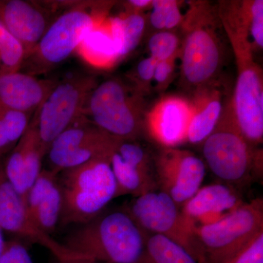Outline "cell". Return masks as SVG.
<instances>
[{
    "instance_id": "obj_9",
    "label": "cell",
    "mask_w": 263,
    "mask_h": 263,
    "mask_svg": "<svg viewBox=\"0 0 263 263\" xmlns=\"http://www.w3.org/2000/svg\"><path fill=\"white\" fill-rule=\"evenodd\" d=\"M138 226L148 233L165 237L191 254L198 263H203L201 250L193 223L181 208L160 190L133 197L122 208Z\"/></svg>"
},
{
    "instance_id": "obj_1",
    "label": "cell",
    "mask_w": 263,
    "mask_h": 263,
    "mask_svg": "<svg viewBox=\"0 0 263 263\" xmlns=\"http://www.w3.org/2000/svg\"><path fill=\"white\" fill-rule=\"evenodd\" d=\"M237 66V80L232 109L242 135L252 146L263 141V72L254 61L247 19L238 5L227 4L218 10Z\"/></svg>"
},
{
    "instance_id": "obj_19",
    "label": "cell",
    "mask_w": 263,
    "mask_h": 263,
    "mask_svg": "<svg viewBox=\"0 0 263 263\" xmlns=\"http://www.w3.org/2000/svg\"><path fill=\"white\" fill-rule=\"evenodd\" d=\"M58 81L39 79L20 71L0 76V111L34 114Z\"/></svg>"
},
{
    "instance_id": "obj_4",
    "label": "cell",
    "mask_w": 263,
    "mask_h": 263,
    "mask_svg": "<svg viewBox=\"0 0 263 263\" xmlns=\"http://www.w3.org/2000/svg\"><path fill=\"white\" fill-rule=\"evenodd\" d=\"M110 1H72L52 22L36 47L26 57L20 72L44 75L74 53L88 33L108 17Z\"/></svg>"
},
{
    "instance_id": "obj_8",
    "label": "cell",
    "mask_w": 263,
    "mask_h": 263,
    "mask_svg": "<svg viewBox=\"0 0 263 263\" xmlns=\"http://www.w3.org/2000/svg\"><path fill=\"white\" fill-rule=\"evenodd\" d=\"M263 232V200L243 202L224 217L195 228L203 263H222Z\"/></svg>"
},
{
    "instance_id": "obj_2",
    "label": "cell",
    "mask_w": 263,
    "mask_h": 263,
    "mask_svg": "<svg viewBox=\"0 0 263 263\" xmlns=\"http://www.w3.org/2000/svg\"><path fill=\"white\" fill-rule=\"evenodd\" d=\"M148 233L124 209L104 211L67 235L62 245L86 261L136 263Z\"/></svg>"
},
{
    "instance_id": "obj_12",
    "label": "cell",
    "mask_w": 263,
    "mask_h": 263,
    "mask_svg": "<svg viewBox=\"0 0 263 263\" xmlns=\"http://www.w3.org/2000/svg\"><path fill=\"white\" fill-rule=\"evenodd\" d=\"M154 160L159 190L181 209L201 187L205 162L193 152L178 147L161 148Z\"/></svg>"
},
{
    "instance_id": "obj_32",
    "label": "cell",
    "mask_w": 263,
    "mask_h": 263,
    "mask_svg": "<svg viewBox=\"0 0 263 263\" xmlns=\"http://www.w3.org/2000/svg\"><path fill=\"white\" fill-rule=\"evenodd\" d=\"M0 263H33L28 250L17 240L5 241Z\"/></svg>"
},
{
    "instance_id": "obj_23",
    "label": "cell",
    "mask_w": 263,
    "mask_h": 263,
    "mask_svg": "<svg viewBox=\"0 0 263 263\" xmlns=\"http://www.w3.org/2000/svg\"><path fill=\"white\" fill-rule=\"evenodd\" d=\"M109 24L119 60L128 56L141 43L146 28V18L142 13H124L109 17Z\"/></svg>"
},
{
    "instance_id": "obj_15",
    "label": "cell",
    "mask_w": 263,
    "mask_h": 263,
    "mask_svg": "<svg viewBox=\"0 0 263 263\" xmlns=\"http://www.w3.org/2000/svg\"><path fill=\"white\" fill-rule=\"evenodd\" d=\"M110 165L117 183L116 198L159 190L154 156L137 141H121L110 157Z\"/></svg>"
},
{
    "instance_id": "obj_5",
    "label": "cell",
    "mask_w": 263,
    "mask_h": 263,
    "mask_svg": "<svg viewBox=\"0 0 263 263\" xmlns=\"http://www.w3.org/2000/svg\"><path fill=\"white\" fill-rule=\"evenodd\" d=\"M110 157L94 159L58 174L62 197L59 226L86 224L116 198L117 183Z\"/></svg>"
},
{
    "instance_id": "obj_25",
    "label": "cell",
    "mask_w": 263,
    "mask_h": 263,
    "mask_svg": "<svg viewBox=\"0 0 263 263\" xmlns=\"http://www.w3.org/2000/svg\"><path fill=\"white\" fill-rule=\"evenodd\" d=\"M34 114L0 111V158L9 154L27 131Z\"/></svg>"
},
{
    "instance_id": "obj_7",
    "label": "cell",
    "mask_w": 263,
    "mask_h": 263,
    "mask_svg": "<svg viewBox=\"0 0 263 263\" xmlns=\"http://www.w3.org/2000/svg\"><path fill=\"white\" fill-rule=\"evenodd\" d=\"M143 95L122 79L98 84L85 105L84 116L121 141H135L144 130Z\"/></svg>"
},
{
    "instance_id": "obj_6",
    "label": "cell",
    "mask_w": 263,
    "mask_h": 263,
    "mask_svg": "<svg viewBox=\"0 0 263 263\" xmlns=\"http://www.w3.org/2000/svg\"><path fill=\"white\" fill-rule=\"evenodd\" d=\"M208 167L221 182L238 189L260 176L262 150L252 146L235 122L230 102L224 105L219 122L201 143Z\"/></svg>"
},
{
    "instance_id": "obj_21",
    "label": "cell",
    "mask_w": 263,
    "mask_h": 263,
    "mask_svg": "<svg viewBox=\"0 0 263 263\" xmlns=\"http://www.w3.org/2000/svg\"><path fill=\"white\" fill-rule=\"evenodd\" d=\"M219 80L195 91L193 114L189 125L186 142L201 144L212 133L224 109L223 93Z\"/></svg>"
},
{
    "instance_id": "obj_34",
    "label": "cell",
    "mask_w": 263,
    "mask_h": 263,
    "mask_svg": "<svg viewBox=\"0 0 263 263\" xmlns=\"http://www.w3.org/2000/svg\"><path fill=\"white\" fill-rule=\"evenodd\" d=\"M126 13H142L152 8V0H129L125 3Z\"/></svg>"
},
{
    "instance_id": "obj_36",
    "label": "cell",
    "mask_w": 263,
    "mask_h": 263,
    "mask_svg": "<svg viewBox=\"0 0 263 263\" xmlns=\"http://www.w3.org/2000/svg\"><path fill=\"white\" fill-rule=\"evenodd\" d=\"M80 262H82V261H73V262H63V261H58L54 263H79Z\"/></svg>"
},
{
    "instance_id": "obj_20",
    "label": "cell",
    "mask_w": 263,
    "mask_h": 263,
    "mask_svg": "<svg viewBox=\"0 0 263 263\" xmlns=\"http://www.w3.org/2000/svg\"><path fill=\"white\" fill-rule=\"evenodd\" d=\"M27 210L38 228L51 235L60 226L62 207L61 189L58 174L43 169L29 190Z\"/></svg>"
},
{
    "instance_id": "obj_22",
    "label": "cell",
    "mask_w": 263,
    "mask_h": 263,
    "mask_svg": "<svg viewBox=\"0 0 263 263\" xmlns=\"http://www.w3.org/2000/svg\"><path fill=\"white\" fill-rule=\"evenodd\" d=\"M77 52L85 62L98 68H110L120 62L109 16L86 34Z\"/></svg>"
},
{
    "instance_id": "obj_26",
    "label": "cell",
    "mask_w": 263,
    "mask_h": 263,
    "mask_svg": "<svg viewBox=\"0 0 263 263\" xmlns=\"http://www.w3.org/2000/svg\"><path fill=\"white\" fill-rule=\"evenodd\" d=\"M25 57L22 43L0 22V76L19 72Z\"/></svg>"
},
{
    "instance_id": "obj_14",
    "label": "cell",
    "mask_w": 263,
    "mask_h": 263,
    "mask_svg": "<svg viewBox=\"0 0 263 263\" xmlns=\"http://www.w3.org/2000/svg\"><path fill=\"white\" fill-rule=\"evenodd\" d=\"M3 159L0 158V228L47 249L58 261H86L38 228L29 215L25 201L7 178Z\"/></svg>"
},
{
    "instance_id": "obj_29",
    "label": "cell",
    "mask_w": 263,
    "mask_h": 263,
    "mask_svg": "<svg viewBox=\"0 0 263 263\" xmlns=\"http://www.w3.org/2000/svg\"><path fill=\"white\" fill-rule=\"evenodd\" d=\"M249 38L254 50L263 48V1H245Z\"/></svg>"
},
{
    "instance_id": "obj_18",
    "label": "cell",
    "mask_w": 263,
    "mask_h": 263,
    "mask_svg": "<svg viewBox=\"0 0 263 263\" xmlns=\"http://www.w3.org/2000/svg\"><path fill=\"white\" fill-rule=\"evenodd\" d=\"M243 203L238 189L224 183L202 186L181 208L195 227L212 224Z\"/></svg>"
},
{
    "instance_id": "obj_10",
    "label": "cell",
    "mask_w": 263,
    "mask_h": 263,
    "mask_svg": "<svg viewBox=\"0 0 263 263\" xmlns=\"http://www.w3.org/2000/svg\"><path fill=\"white\" fill-rule=\"evenodd\" d=\"M98 84L95 76L79 72L59 80L50 91L36 110L38 134L46 152L57 137L84 117L85 105Z\"/></svg>"
},
{
    "instance_id": "obj_16",
    "label": "cell",
    "mask_w": 263,
    "mask_h": 263,
    "mask_svg": "<svg viewBox=\"0 0 263 263\" xmlns=\"http://www.w3.org/2000/svg\"><path fill=\"white\" fill-rule=\"evenodd\" d=\"M46 153L38 134L35 110L24 136L3 159L7 178L25 202L29 190L42 171Z\"/></svg>"
},
{
    "instance_id": "obj_17",
    "label": "cell",
    "mask_w": 263,
    "mask_h": 263,
    "mask_svg": "<svg viewBox=\"0 0 263 263\" xmlns=\"http://www.w3.org/2000/svg\"><path fill=\"white\" fill-rule=\"evenodd\" d=\"M193 103L178 96L161 99L145 114L144 129L162 148L178 147L186 143Z\"/></svg>"
},
{
    "instance_id": "obj_28",
    "label": "cell",
    "mask_w": 263,
    "mask_h": 263,
    "mask_svg": "<svg viewBox=\"0 0 263 263\" xmlns=\"http://www.w3.org/2000/svg\"><path fill=\"white\" fill-rule=\"evenodd\" d=\"M148 47L150 57L157 62L163 61L179 53L181 42L175 33L160 31L150 37Z\"/></svg>"
},
{
    "instance_id": "obj_35",
    "label": "cell",
    "mask_w": 263,
    "mask_h": 263,
    "mask_svg": "<svg viewBox=\"0 0 263 263\" xmlns=\"http://www.w3.org/2000/svg\"><path fill=\"white\" fill-rule=\"evenodd\" d=\"M5 242L4 237H3V230L0 228V257H1L2 252H3Z\"/></svg>"
},
{
    "instance_id": "obj_37",
    "label": "cell",
    "mask_w": 263,
    "mask_h": 263,
    "mask_svg": "<svg viewBox=\"0 0 263 263\" xmlns=\"http://www.w3.org/2000/svg\"><path fill=\"white\" fill-rule=\"evenodd\" d=\"M79 263H100V262H92V261H82V262H80Z\"/></svg>"
},
{
    "instance_id": "obj_24",
    "label": "cell",
    "mask_w": 263,
    "mask_h": 263,
    "mask_svg": "<svg viewBox=\"0 0 263 263\" xmlns=\"http://www.w3.org/2000/svg\"><path fill=\"white\" fill-rule=\"evenodd\" d=\"M136 263H198L184 249L162 235L148 233L146 245Z\"/></svg>"
},
{
    "instance_id": "obj_30",
    "label": "cell",
    "mask_w": 263,
    "mask_h": 263,
    "mask_svg": "<svg viewBox=\"0 0 263 263\" xmlns=\"http://www.w3.org/2000/svg\"><path fill=\"white\" fill-rule=\"evenodd\" d=\"M157 62V60L150 56L143 59L136 66L133 72L128 76L131 84L141 95H143L145 92L148 91L153 82Z\"/></svg>"
},
{
    "instance_id": "obj_3",
    "label": "cell",
    "mask_w": 263,
    "mask_h": 263,
    "mask_svg": "<svg viewBox=\"0 0 263 263\" xmlns=\"http://www.w3.org/2000/svg\"><path fill=\"white\" fill-rule=\"evenodd\" d=\"M181 27V78L183 86L194 91L218 81L224 51L219 35L222 27L217 10L209 2L192 1Z\"/></svg>"
},
{
    "instance_id": "obj_33",
    "label": "cell",
    "mask_w": 263,
    "mask_h": 263,
    "mask_svg": "<svg viewBox=\"0 0 263 263\" xmlns=\"http://www.w3.org/2000/svg\"><path fill=\"white\" fill-rule=\"evenodd\" d=\"M179 53L180 52L171 58L157 62L153 82H155L156 88L159 91H162L165 89L172 80L173 75L176 69V60L179 57Z\"/></svg>"
},
{
    "instance_id": "obj_13",
    "label": "cell",
    "mask_w": 263,
    "mask_h": 263,
    "mask_svg": "<svg viewBox=\"0 0 263 263\" xmlns=\"http://www.w3.org/2000/svg\"><path fill=\"white\" fill-rule=\"evenodd\" d=\"M71 2L0 0V22L22 43L26 58Z\"/></svg>"
},
{
    "instance_id": "obj_11",
    "label": "cell",
    "mask_w": 263,
    "mask_h": 263,
    "mask_svg": "<svg viewBox=\"0 0 263 263\" xmlns=\"http://www.w3.org/2000/svg\"><path fill=\"white\" fill-rule=\"evenodd\" d=\"M121 141L84 116L51 143L46 155L49 170L59 174L94 159L110 157Z\"/></svg>"
},
{
    "instance_id": "obj_27",
    "label": "cell",
    "mask_w": 263,
    "mask_h": 263,
    "mask_svg": "<svg viewBox=\"0 0 263 263\" xmlns=\"http://www.w3.org/2000/svg\"><path fill=\"white\" fill-rule=\"evenodd\" d=\"M150 22L154 28L169 31L181 25L184 15L181 13L179 3L176 0H153Z\"/></svg>"
},
{
    "instance_id": "obj_31",
    "label": "cell",
    "mask_w": 263,
    "mask_h": 263,
    "mask_svg": "<svg viewBox=\"0 0 263 263\" xmlns=\"http://www.w3.org/2000/svg\"><path fill=\"white\" fill-rule=\"evenodd\" d=\"M222 263H263V232L239 252Z\"/></svg>"
}]
</instances>
